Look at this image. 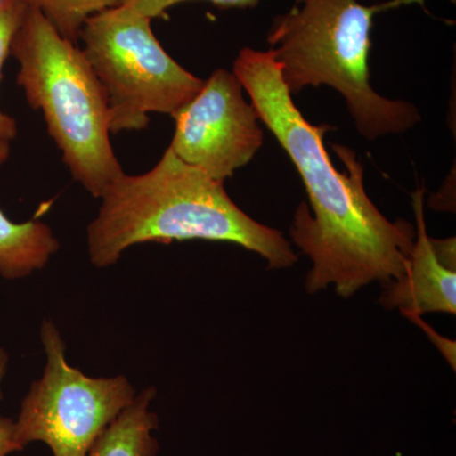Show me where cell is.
<instances>
[{
  "instance_id": "6da1fadb",
  "label": "cell",
  "mask_w": 456,
  "mask_h": 456,
  "mask_svg": "<svg viewBox=\"0 0 456 456\" xmlns=\"http://www.w3.org/2000/svg\"><path fill=\"white\" fill-rule=\"evenodd\" d=\"M232 73L250 95L260 122L292 159L310 198L314 215L307 203L299 204L290 227L293 244L314 264L305 279L307 292L335 285L338 296L349 298L374 281L386 288L403 277L416 227L389 221L374 206L354 150L332 145L346 167L344 173L336 169L323 143L334 128L305 118L281 79L274 51L245 47Z\"/></svg>"
},
{
  "instance_id": "7a4b0ae2",
  "label": "cell",
  "mask_w": 456,
  "mask_h": 456,
  "mask_svg": "<svg viewBox=\"0 0 456 456\" xmlns=\"http://www.w3.org/2000/svg\"><path fill=\"white\" fill-rule=\"evenodd\" d=\"M224 183L185 164L169 149L147 173L123 174L102 194L98 216L88 227L93 265L112 266L134 245L208 240L259 254L270 269L293 266L298 256L292 244L281 231L239 208Z\"/></svg>"
},
{
  "instance_id": "3957f363",
  "label": "cell",
  "mask_w": 456,
  "mask_h": 456,
  "mask_svg": "<svg viewBox=\"0 0 456 456\" xmlns=\"http://www.w3.org/2000/svg\"><path fill=\"white\" fill-rule=\"evenodd\" d=\"M421 3L303 0L299 7L275 18L268 33L285 86L292 95L307 86H331L345 98L356 130L369 141L410 131L421 122V113L410 102L375 92L369 55L375 14Z\"/></svg>"
},
{
  "instance_id": "277c9868",
  "label": "cell",
  "mask_w": 456,
  "mask_h": 456,
  "mask_svg": "<svg viewBox=\"0 0 456 456\" xmlns=\"http://www.w3.org/2000/svg\"><path fill=\"white\" fill-rule=\"evenodd\" d=\"M17 83L40 110L75 182L93 197L125 174L110 145L108 99L83 50L38 9L27 7L12 41Z\"/></svg>"
},
{
  "instance_id": "5b68a950",
  "label": "cell",
  "mask_w": 456,
  "mask_h": 456,
  "mask_svg": "<svg viewBox=\"0 0 456 456\" xmlns=\"http://www.w3.org/2000/svg\"><path fill=\"white\" fill-rule=\"evenodd\" d=\"M80 40L107 94L110 134L146 130L150 113L173 117L202 89L161 46L151 20L122 5L88 18Z\"/></svg>"
},
{
  "instance_id": "8992f818",
  "label": "cell",
  "mask_w": 456,
  "mask_h": 456,
  "mask_svg": "<svg viewBox=\"0 0 456 456\" xmlns=\"http://www.w3.org/2000/svg\"><path fill=\"white\" fill-rule=\"evenodd\" d=\"M47 362L44 375L32 383L14 421L20 450L46 444L53 456H88L108 426L121 415L136 391L123 375L92 378L66 362V345L50 321L41 326Z\"/></svg>"
},
{
  "instance_id": "52a82bcc",
  "label": "cell",
  "mask_w": 456,
  "mask_h": 456,
  "mask_svg": "<svg viewBox=\"0 0 456 456\" xmlns=\"http://www.w3.org/2000/svg\"><path fill=\"white\" fill-rule=\"evenodd\" d=\"M167 149L185 164L224 182L263 146L260 118L232 71L217 69L196 97L174 114Z\"/></svg>"
},
{
  "instance_id": "ba28073f",
  "label": "cell",
  "mask_w": 456,
  "mask_h": 456,
  "mask_svg": "<svg viewBox=\"0 0 456 456\" xmlns=\"http://www.w3.org/2000/svg\"><path fill=\"white\" fill-rule=\"evenodd\" d=\"M425 189L412 194L416 239L403 277L387 285L380 303L388 310L398 308L403 316L425 314H456V269L449 268L434 250L426 230Z\"/></svg>"
},
{
  "instance_id": "9c48e42d",
  "label": "cell",
  "mask_w": 456,
  "mask_h": 456,
  "mask_svg": "<svg viewBox=\"0 0 456 456\" xmlns=\"http://www.w3.org/2000/svg\"><path fill=\"white\" fill-rule=\"evenodd\" d=\"M11 155V142L0 140V165ZM60 242L44 222L16 224L0 209V275L5 279L28 277L49 263Z\"/></svg>"
},
{
  "instance_id": "30bf717a",
  "label": "cell",
  "mask_w": 456,
  "mask_h": 456,
  "mask_svg": "<svg viewBox=\"0 0 456 456\" xmlns=\"http://www.w3.org/2000/svg\"><path fill=\"white\" fill-rule=\"evenodd\" d=\"M155 397L154 387L136 395L130 406L98 437L88 456H155L159 445L152 431L158 428L159 419L150 411Z\"/></svg>"
},
{
  "instance_id": "8fae6325",
  "label": "cell",
  "mask_w": 456,
  "mask_h": 456,
  "mask_svg": "<svg viewBox=\"0 0 456 456\" xmlns=\"http://www.w3.org/2000/svg\"><path fill=\"white\" fill-rule=\"evenodd\" d=\"M38 9L66 40L77 44L88 18L108 8L117 7L122 0H12Z\"/></svg>"
},
{
  "instance_id": "7c38bea8",
  "label": "cell",
  "mask_w": 456,
  "mask_h": 456,
  "mask_svg": "<svg viewBox=\"0 0 456 456\" xmlns=\"http://www.w3.org/2000/svg\"><path fill=\"white\" fill-rule=\"evenodd\" d=\"M27 5L12 0H0V82L5 60L11 55L12 41L22 22ZM17 122L0 110V140L13 141L17 136Z\"/></svg>"
},
{
  "instance_id": "4fadbf2b",
  "label": "cell",
  "mask_w": 456,
  "mask_h": 456,
  "mask_svg": "<svg viewBox=\"0 0 456 456\" xmlns=\"http://www.w3.org/2000/svg\"><path fill=\"white\" fill-rule=\"evenodd\" d=\"M183 2H191V0H122V7L139 14V16L155 20L164 16L165 12L174 5ZM221 8H254L259 4L260 0H207ZM302 3L303 0H297Z\"/></svg>"
},
{
  "instance_id": "5bb4252c",
  "label": "cell",
  "mask_w": 456,
  "mask_h": 456,
  "mask_svg": "<svg viewBox=\"0 0 456 456\" xmlns=\"http://www.w3.org/2000/svg\"><path fill=\"white\" fill-rule=\"evenodd\" d=\"M8 354L0 347V399H2V382L8 368ZM20 452L14 440V421L11 419H0V456H8Z\"/></svg>"
},
{
  "instance_id": "9a60e30c",
  "label": "cell",
  "mask_w": 456,
  "mask_h": 456,
  "mask_svg": "<svg viewBox=\"0 0 456 456\" xmlns=\"http://www.w3.org/2000/svg\"><path fill=\"white\" fill-rule=\"evenodd\" d=\"M406 317L410 318L411 321H413V322H416L417 325L425 330L426 334H428L430 340L434 342L435 346L441 351V354L448 360L449 364H452V368L455 369V342L450 341L449 338H443V336L437 334L436 331H434L430 326H428V323L421 320V316L407 314Z\"/></svg>"
}]
</instances>
